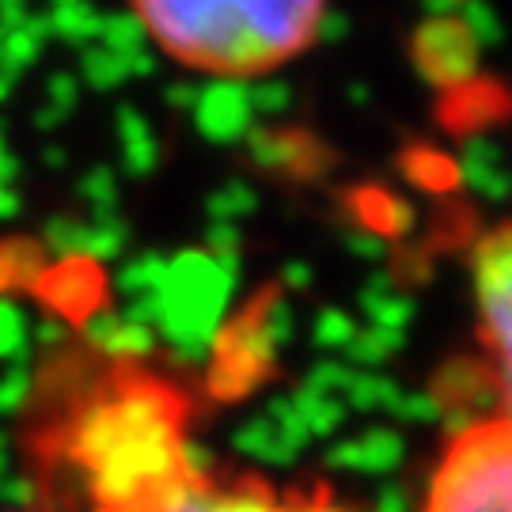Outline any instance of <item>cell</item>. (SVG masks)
<instances>
[{
    "instance_id": "obj_5",
    "label": "cell",
    "mask_w": 512,
    "mask_h": 512,
    "mask_svg": "<svg viewBox=\"0 0 512 512\" xmlns=\"http://www.w3.org/2000/svg\"><path fill=\"white\" fill-rule=\"evenodd\" d=\"M418 57L421 69L429 76H437V84H452V80L471 76L475 38L459 23H437V27H425L418 35Z\"/></svg>"
},
{
    "instance_id": "obj_4",
    "label": "cell",
    "mask_w": 512,
    "mask_h": 512,
    "mask_svg": "<svg viewBox=\"0 0 512 512\" xmlns=\"http://www.w3.org/2000/svg\"><path fill=\"white\" fill-rule=\"evenodd\" d=\"M475 296H478V319L486 346L494 353L497 365L512 361V224L494 228L478 239L475 258Z\"/></svg>"
},
{
    "instance_id": "obj_1",
    "label": "cell",
    "mask_w": 512,
    "mask_h": 512,
    "mask_svg": "<svg viewBox=\"0 0 512 512\" xmlns=\"http://www.w3.org/2000/svg\"><path fill=\"white\" fill-rule=\"evenodd\" d=\"M38 459L69 512H346L323 486L217 475L190 437V403L137 361L80 368L38 421Z\"/></svg>"
},
{
    "instance_id": "obj_6",
    "label": "cell",
    "mask_w": 512,
    "mask_h": 512,
    "mask_svg": "<svg viewBox=\"0 0 512 512\" xmlns=\"http://www.w3.org/2000/svg\"><path fill=\"white\" fill-rule=\"evenodd\" d=\"M497 387H501V403H505V421H512V361L497 365Z\"/></svg>"
},
{
    "instance_id": "obj_3",
    "label": "cell",
    "mask_w": 512,
    "mask_h": 512,
    "mask_svg": "<svg viewBox=\"0 0 512 512\" xmlns=\"http://www.w3.org/2000/svg\"><path fill=\"white\" fill-rule=\"evenodd\" d=\"M421 512H512V421L459 429L429 478Z\"/></svg>"
},
{
    "instance_id": "obj_7",
    "label": "cell",
    "mask_w": 512,
    "mask_h": 512,
    "mask_svg": "<svg viewBox=\"0 0 512 512\" xmlns=\"http://www.w3.org/2000/svg\"><path fill=\"white\" fill-rule=\"evenodd\" d=\"M4 512H57V509H4Z\"/></svg>"
},
{
    "instance_id": "obj_2",
    "label": "cell",
    "mask_w": 512,
    "mask_h": 512,
    "mask_svg": "<svg viewBox=\"0 0 512 512\" xmlns=\"http://www.w3.org/2000/svg\"><path fill=\"white\" fill-rule=\"evenodd\" d=\"M137 27L186 73L262 80L323 35L327 0H129Z\"/></svg>"
}]
</instances>
